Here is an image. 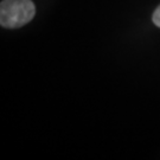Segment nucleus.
<instances>
[{
	"label": "nucleus",
	"instance_id": "nucleus-1",
	"mask_svg": "<svg viewBox=\"0 0 160 160\" xmlns=\"http://www.w3.org/2000/svg\"><path fill=\"white\" fill-rule=\"evenodd\" d=\"M36 7L31 0H2L0 4V25L19 29L33 19Z\"/></svg>",
	"mask_w": 160,
	"mask_h": 160
},
{
	"label": "nucleus",
	"instance_id": "nucleus-2",
	"mask_svg": "<svg viewBox=\"0 0 160 160\" xmlns=\"http://www.w3.org/2000/svg\"><path fill=\"white\" fill-rule=\"evenodd\" d=\"M153 23H154L158 28H160V5L157 7V10H155L154 13H153Z\"/></svg>",
	"mask_w": 160,
	"mask_h": 160
}]
</instances>
